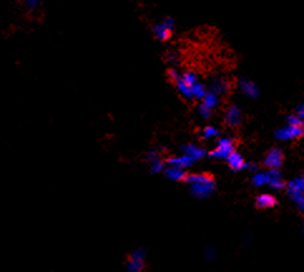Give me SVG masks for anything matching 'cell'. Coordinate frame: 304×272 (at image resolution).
<instances>
[{
    "label": "cell",
    "instance_id": "6da1fadb",
    "mask_svg": "<svg viewBox=\"0 0 304 272\" xmlns=\"http://www.w3.org/2000/svg\"><path fill=\"white\" fill-rule=\"evenodd\" d=\"M185 182L190 185L191 194L196 198L209 197L215 189V182L210 174H188Z\"/></svg>",
    "mask_w": 304,
    "mask_h": 272
},
{
    "label": "cell",
    "instance_id": "7a4b0ae2",
    "mask_svg": "<svg viewBox=\"0 0 304 272\" xmlns=\"http://www.w3.org/2000/svg\"><path fill=\"white\" fill-rule=\"evenodd\" d=\"M173 27H175V21L172 18H165L164 20L155 24L152 27V32H153V35L156 36V39L165 42L167 39L170 38L171 34H172Z\"/></svg>",
    "mask_w": 304,
    "mask_h": 272
},
{
    "label": "cell",
    "instance_id": "2e32d148",
    "mask_svg": "<svg viewBox=\"0 0 304 272\" xmlns=\"http://www.w3.org/2000/svg\"><path fill=\"white\" fill-rule=\"evenodd\" d=\"M201 101H203L201 103H203L204 105H206L208 108L212 109V108H215L218 105L219 96L215 92H212V90H209V92H206V94L204 96V98L201 99Z\"/></svg>",
    "mask_w": 304,
    "mask_h": 272
},
{
    "label": "cell",
    "instance_id": "f546056e",
    "mask_svg": "<svg viewBox=\"0 0 304 272\" xmlns=\"http://www.w3.org/2000/svg\"><path fill=\"white\" fill-rule=\"evenodd\" d=\"M205 258L208 261H211L215 258V251L212 247H206L205 250Z\"/></svg>",
    "mask_w": 304,
    "mask_h": 272
},
{
    "label": "cell",
    "instance_id": "52a82bcc",
    "mask_svg": "<svg viewBox=\"0 0 304 272\" xmlns=\"http://www.w3.org/2000/svg\"><path fill=\"white\" fill-rule=\"evenodd\" d=\"M283 163V152L279 148H271L266 155L264 166L268 168H279Z\"/></svg>",
    "mask_w": 304,
    "mask_h": 272
},
{
    "label": "cell",
    "instance_id": "4dcf8cb0",
    "mask_svg": "<svg viewBox=\"0 0 304 272\" xmlns=\"http://www.w3.org/2000/svg\"><path fill=\"white\" fill-rule=\"evenodd\" d=\"M245 170H251V172H258L259 167H258L255 163H247V168H245Z\"/></svg>",
    "mask_w": 304,
    "mask_h": 272
},
{
    "label": "cell",
    "instance_id": "484cf974",
    "mask_svg": "<svg viewBox=\"0 0 304 272\" xmlns=\"http://www.w3.org/2000/svg\"><path fill=\"white\" fill-rule=\"evenodd\" d=\"M199 113L200 116L203 117V118H205V119H208L210 117V113H211V109L210 108H208L206 105H204L203 103L199 105Z\"/></svg>",
    "mask_w": 304,
    "mask_h": 272
},
{
    "label": "cell",
    "instance_id": "ac0fdd59",
    "mask_svg": "<svg viewBox=\"0 0 304 272\" xmlns=\"http://www.w3.org/2000/svg\"><path fill=\"white\" fill-rule=\"evenodd\" d=\"M175 84H176V88H177V90H179L180 94H181L182 97H185V98H189V99L192 98V96H191V87L190 85H188L185 82L182 81L181 78H179V79L175 82Z\"/></svg>",
    "mask_w": 304,
    "mask_h": 272
},
{
    "label": "cell",
    "instance_id": "ffe728a7",
    "mask_svg": "<svg viewBox=\"0 0 304 272\" xmlns=\"http://www.w3.org/2000/svg\"><path fill=\"white\" fill-rule=\"evenodd\" d=\"M268 185L270 186L271 188H274V189H282L285 187V183H284V181L282 180L281 176H274V177L269 176Z\"/></svg>",
    "mask_w": 304,
    "mask_h": 272
},
{
    "label": "cell",
    "instance_id": "277c9868",
    "mask_svg": "<svg viewBox=\"0 0 304 272\" xmlns=\"http://www.w3.org/2000/svg\"><path fill=\"white\" fill-rule=\"evenodd\" d=\"M304 136V128L303 126H288L283 127V128L278 129L275 132V138L279 141H290V139H295V138H301Z\"/></svg>",
    "mask_w": 304,
    "mask_h": 272
},
{
    "label": "cell",
    "instance_id": "d4e9b609",
    "mask_svg": "<svg viewBox=\"0 0 304 272\" xmlns=\"http://www.w3.org/2000/svg\"><path fill=\"white\" fill-rule=\"evenodd\" d=\"M167 74H169V78H170L173 83H175V82L177 81L180 77H181V73H180L176 68H172V67H171V68H169V70H167Z\"/></svg>",
    "mask_w": 304,
    "mask_h": 272
},
{
    "label": "cell",
    "instance_id": "3957f363",
    "mask_svg": "<svg viewBox=\"0 0 304 272\" xmlns=\"http://www.w3.org/2000/svg\"><path fill=\"white\" fill-rule=\"evenodd\" d=\"M234 152V142L230 138H220L216 142V148L210 152V157L216 159H227L228 155Z\"/></svg>",
    "mask_w": 304,
    "mask_h": 272
},
{
    "label": "cell",
    "instance_id": "836d02e7",
    "mask_svg": "<svg viewBox=\"0 0 304 272\" xmlns=\"http://www.w3.org/2000/svg\"><path fill=\"white\" fill-rule=\"evenodd\" d=\"M302 178H303V181H304V173H303V177H302Z\"/></svg>",
    "mask_w": 304,
    "mask_h": 272
},
{
    "label": "cell",
    "instance_id": "9a60e30c",
    "mask_svg": "<svg viewBox=\"0 0 304 272\" xmlns=\"http://www.w3.org/2000/svg\"><path fill=\"white\" fill-rule=\"evenodd\" d=\"M255 204L259 208H268V207H274L277 204V200L270 194H260L257 197Z\"/></svg>",
    "mask_w": 304,
    "mask_h": 272
},
{
    "label": "cell",
    "instance_id": "cb8c5ba5",
    "mask_svg": "<svg viewBox=\"0 0 304 272\" xmlns=\"http://www.w3.org/2000/svg\"><path fill=\"white\" fill-rule=\"evenodd\" d=\"M218 135H219L218 129L214 128V127H206V128L203 131V135H201V137L205 138V139H208V138L216 137Z\"/></svg>",
    "mask_w": 304,
    "mask_h": 272
},
{
    "label": "cell",
    "instance_id": "f1b7e54d",
    "mask_svg": "<svg viewBox=\"0 0 304 272\" xmlns=\"http://www.w3.org/2000/svg\"><path fill=\"white\" fill-rule=\"evenodd\" d=\"M157 158H160V155H158L157 151H150V152L147 153V155H146V159H147V162H149V163H151V162H153L155 159H157Z\"/></svg>",
    "mask_w": 304,
    "mask_h": 272
},
{
    "label": "cell",
    "instance_id": "4316f807",
    "mask_svg": "<svg viewBox=\"0 0 304 272\" xmlns=\"http://www.w3.org/2000/svg\"><path fill=\"white\" fill-rule=\"evenodd\" d=\"M166 59H167V62H169V63L175 64V63H177V60H179V55H177L175 51H169V53H167V55H166Z\"/></svg>",
    "mask_w": 304,
    "mask_h": 272
},
{
    "label": "cell",
    "instance_id": "5b68a950",
    "mask_svg": "<svg viewBox=\"0 0 304 272\" xmlns=\"http://www.w3.org/2000/svg\"><path fill=\"white\" fill-rule=\"evenodd\" d=\"M145 257H146V252L143 251L142 248H136L126 263L127 270L131 272H140L145 265Z\"/></svg>",
    "mask_w": 304,
    "mask_h": 272
},
{
    "label": "cell",
    "instance_id": "9c48e42d",
    "mask_svg": "<svg viewBox=\"0 0 304 272\" xmlns=\"http://www.w3.org/2000/svg\"><path fill=\"white\" fill-rule=\"evenodd\" d=\"M286 191L290 197L294 200L295 197H298L299 194L304 193V181L303 178H294L286 185Z\"/></svg>",
    "mask_w": 304,
    "mask_h": 272
},
{
    "label": "cell",
    "instance_id": "83f0119b",
    "mask_svg": "<svg viewBox=\"0 0 304 272\" xmlns=\"http://www.w3.org/2000/svg\"><path fill=\"white\" fill-rule=\"evenodd\" d=\"M294 201H295V204H297V207L304 212V193L299 194L298 197L294 198Z\"/></svg>",
    "mask_w": 304,
    "mask_h": 272
},
{
    "label": "cell",
    "instance_id": "7402d4cb",
    "mask_svg": "<svg viewBox=\"0 0 304 272\" xmlns=\"http://www.w3.org/2000/svg\"><path fill=\"white\" fill-rule=\"evenodd\" d=\"M150 165H151V172H152V173H160V172H161V170H164V168H165L164 162H162L160 158L155 159V161L151 162Z\"/></svg>",
    "mask_w": 304,
    "mask_h": 272
},
{
    "label": "cell",
    "instance_id": "8fae6325",
    "mask_svg": "<svg viewBox=\"0 0 304 272\" xmlns=\"http://www.w3.org/2000/svg\"><path fill=\"white\" fill-rule=\"evenodd\" d=\"M195 162V159L192 157L188 154H182L180 157H171V158H167V163L171 166H176V167L185 168L191 166Z\"/></svg>",
    "mask_w": 304,
    "mask_h": 272
},
{
    "label": "cell",
    "instance_id": "8992f818",
    "mask_svg": "<svg viewBox=\"0 0 304 272\" xmlns=\"http://www.w3.org/2000/svg\"><path fill=\"white\" fill-rule=\"evenodd\" d=\"M238 88L244 93L247 98H257L259 96V88L254 82L247 78H240L238 81Z\"/></svg>",
    "mask_w": 304,
    "mask_h": 272
},
{
    "label": "cell",
    "instance_id": "5bb4252c",
    "mask_svg": "<svg viewBox=\"0 0 304 272\" xmlns=\"http://www.w3.org/2000/svg\"><path fill=\"white\" fill-rule=\"evenodd\" d=\"M181 152L184 153V154H188L190 155V157H192L195 161H196V159H201L204 155L206 154L204 148H199V147L194 146V144H186V146L181 147Z\"/></svg>",
    "mask_w": 304,
    "mask_h": 272
},
{
    "label": "cell",
    "instance_id": "ba28073f",
    "mask_svg": "<svg viewBox=\"0 0 304 272\" xmlns=\"http://www.w3.org/2000/svg\"><path fill=\"white\" fill-rule=\"evenodd\" d=\"M243 119V114L240 108L236 105H231L228 108L227 113H225V122L228 123V126L230 127H238Z\"/></svg>",
    "mask_w": 304,
    "mask_h": 272
},
{
    "label": "cell",
    "instance_id": "d6a6232c",
    "mask_svg": "<svg viewBox=\"0 0 304 272\" xmlns=\"http://www.w3.org/2000/svg\"><path fill=\"white\" fill-rule=\"evenodd\" d=\"M24 3L27 4L29 8H34L39 3V0H24Z\"/></svg>",
    "mask_w": 304,
    "mask_h": 272
},
{
    "label": "cell",
    "instance_id": "30bf717a",
    "mask_svg": "<svg viewBox=\"0 0 304 272\" xmlns=\"http://www.w3.org/2000/svg\"><path fill=\"white\" fill-rule=\"evenodd\" d=\"M228 163H229L230 168L234 170H242L247 168V163H245L244 158L242 157V154L238 152H231L227 158Z\"/></svg>",
    "mask_w": 304,
    "mask_h": 272
},
{
    "label": "cell",
    "instance_id": "d6986e66",
    "mask_svg": "<svg viewBox=\"0 0 304 272\" xmlns=\"http://www.w3.org/2000/svg\"><path fill=\"white\" fill-rule=\"evenodd\" d=\"M253 181L254 186L257 187H262V186H266L269 183V174L268 172L266 173H263V172H255V174L251 178Z\"/></svg>",
    "mask_w": 304,
    "mask_h": 272
},
{
    "label": "cell",
    "instance_id": "7c38bea8",
    "mask_svg": "<svg viewBox=\"0 0 304 272\" xmlns=\"http://www.w3.org/2000/svg\"><path fill=\"white\" fill-rule=\"evenodd\" d=\"M211 90L216 94H225L229 90V82L224 77H216L211 82Z\"/></svg>",
    "mask_w": 304,
    "mask_h": 272
},
{
    "label": "cell",
    "instance_id": "4fadbf2b",
    "mask_svg": "<svg viewBox=\"0 0 304 272\" xmlns=\"http://www.w3.org/2000/svg\"><path fill=\"white\" fill-rule=\"evenodd\" d=\"M165 176L167 178H170L172 181H182L185 180L186 173L184 168H180V167H176V166H169V167L165 170Z\"/></svg>",
    "mask_w": 304,
    "mask_h": 272
},
{
    "label": "cell",
    "instance_id": "e0dca14e",
    "mask_svg": "<svg viewBox=\"0 0 304 272\" xmlns=\"http://www.w3.org/2000/svg\"><path fill=\"white\" fill-rule=\"evenodd\" d=\"M206 88L204 84L199 83L196 82L195 84H192V87H191V96H192V99H203L204 96L206 94Z\"/></svg>",
    "mask_w": 304,
    "mask_h": 272
},
{
    "label": "cell",
    "instance_id": "1f68e13d",
    "mask_svg": "<svg viewBox=\"0 0 304 272\" xmlns=\"http://www.w3.org/2000/svg\"><path fill=\"white\" fill-rule=\"evenodd\" d=\"M297 114L301 117L302 119H303V122H304V104H301L298 108H297Z\"/></svg>",
    "mask_w": 304,
    "mask_h": 272
},
{
    "label": "cell",
    "instance_id": "44dd1931",
    "mask_svg": "<svg viewBox=\"0 0 304 272\" xmlns=\"http://www.w3.org/2000/svg\"><path fill=\"white\" fill-rule=\"evenodd\" d=\"M182 79V81L185 82L188 85H190V87H192V84H195L197 82V77L196 74H195L192 70H188V72L185 73H182L181 77H180Z\"/></svg>",
    "mask_w": 304,
    "mask_h": 272
},
{
    "label": "cell",
    "instance_id": "603a6c76",
    "mask_svg": "<svg viewBox=\"0 0 304 272\" xmlns=\"http://www.w3.org/2000/svg\"><path fill=\"white\" fill-rule=\"evenodd\" d=\"M286 123L290 126H303V119L298 114H292L286 118Z\"/></svg>",
    "mask_w": 304,
    "mask_h": 272
}]
</instances>
